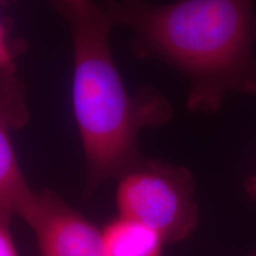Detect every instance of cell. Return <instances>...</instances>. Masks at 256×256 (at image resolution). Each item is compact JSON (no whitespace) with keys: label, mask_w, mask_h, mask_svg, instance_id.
Returning <instances> with one entry per match:
<instances>
[{"label":"cell","mask_w":256,"mask_h":256,"mask_svg":"<svg viewBox=\"0 0 256 256\" xmlns=\"http://www.w3.org/2000/svg\"><path fill=\"white\" fill-rule=\"evenodd\" d=\"M194 190L188 168L144 156L119 178L115 203L119 215L146 224L166 243H174L197 228Z\"/></svg>","instance_id":"3"},{"label":"cell","mask_w":256,"mask_h":256,"mask_svg":"<svg viewBox=\"0 0 256 256\" xmlns=\"http://www.w3.org/2000/svg\"><path fill=\"white\" fill-rule=\"evenodd\" d=\"M246 192H247L248 197L252 200H256V174L252 177H249L247 180H246L244 184Z\"/></svg>","instance_id":"9"},{"label":"cell","mask_w":256,"mask_h":256,"mask_svg":"<svg viewBox=\"0 0 256 256\" xmlns=\"http://www.w3.org/2000/svg\"><path fill=\"white\" fill-rule=\"evenodd\" d=\"M68 25L72 42V112L86 160V196L119 179L144 158L139 136L174 118L162 92L144 86L130 92L114 60L115 28L98 0H50Z\"/></svg>","instance_id":"2"},{"label":"cell","mask_w":256,"mask_h":256,"mask_svg":"<svg viewBox=\"0 0 256 256\" xmlns=\"http://www.w3.org/2000/svg\"><path fill=\"white\" fill-rule=\"evenodd\" d=\"M19 217L36 236L38 256H106L101 229L49 188L34 190Z\"/></svg>","instance_id":"4"},{"label":"cell","mask_w":256,"mask_h":256,"mask_svg":"<svg viewBox=\"0 0 256 256\" xmlns=\"http://www.w3.org/2000/svg\"><path fill=\"white\" fill-rule=\"evenodd\" d=\"M106 256H162L165 240L139 220L119 215L101 229Z\"/></svg>","instance_id":"6"},{"label":"cell","mask_w":256,"mask_h":256,"mask_svg":"<svg viewBox=\"0 0 256 256\" xmlns=\"http://www.w3.org/2000/svg\"><path fill=\"white\" fill-rule=\"evenodd\" d=\"M252 256H256V254H254V255H252Z\"/></svg>","instance_id":"11"},{"label":"cell","mask_w":256,"mask_h":256,"mask_svg":"<svg viewBox=\"0 0 256 256\" xmlns=\"http://www.w3.org/2000/svg\"><path fill=\"white\" fill-rule=\"evenodd\" d=\"M2 2H4V0H0V4H2Z\"/></svg>","instance_id":"10"},{"label":"cell","mask_w":256,"mask_h":256,"mask_svg":"<svg viewBox=\"0 0 256 256\" xmlns=\"http://www.w3.org/2000/svg\"><path fill=\"white\" fill-rule=\"evenodd\" d=\"M114 26L132 32L139 60H156L188 83V110L215 114L230 94L256 96L254 0H106Z\"/></svg>","instance_id":"1"},{"label":"cell","mask_w":256,"mask_h":256,"mask_svg":"<svg viewBox=\"0 0 256 256\" xmlns=\"http://www.w3.org/2000/svg\"><path fill=\"white\" fill-rule=\"evenodd\" d=\"M14 216L11 211L0 206V256H20L11 228Z\"/></svg>","instance_id":"8"},{"label":"cell","mask_w":256,"mask_h":256,"mask_svg":"<svg viewBox=\"0 0 256 256\" xmlns=\"http://www.w3.org/2000/svg\"><path fill=\"white\" fill-rule=\"evenodd\" d=\"M25 48L0 14V119L12 130L24 127L30 119L26 89L18 74V58Z\"/></svg>","instance_id":"5"},{"label":"cell","mask_w":256,"mask_h":256,"mask_svg":"<svg viewBox=\"0 0 256 256\" xmlns=\"http://www.w3.org/2000/svg\"><path fill=\"white\" fill-rule=\"evenodd\" d=\"M8 122L0 119V206L19 216L34 194L25 178Z\"/></svg>","instance_id":"7"}]
</instances>
